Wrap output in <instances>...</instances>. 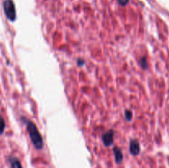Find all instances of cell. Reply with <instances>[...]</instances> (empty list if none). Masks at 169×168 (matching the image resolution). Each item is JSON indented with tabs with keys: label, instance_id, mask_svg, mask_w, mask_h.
<instances>
[{
	"label": "cell",
	"instance_id": "277c9868",
	"mask_svg": "<svg viewBox=\"0 0 169 168\" xmlns=\"http://www.w3.org/2000/svg\"><path fill=\"white\" fill-rule=\"evenodd\" d=\"M129 150L131 155L133 156H137L140 152V145L138 140L136 139H131L130 141V145H129Z\"/></svg>",
	"mask_w": 169,
	"mask_h": 168
},
{
	"label": "cell",
	"instance_id": "5b68a950",
	"mask_svg": "<svg viewBox=\"0 0 169 168\" xmlns=\"http://www.w3.org/2000/svg\"><path fill=\"white\" fill-rule=\"evenodd\" d=\"M113 152H114L116 162V163H121V161H123V153H122L121 150L117 147H115L113 148Z\"/></svg>",
	"mask_w": 169,
	"mask_h": 168
},
{
	"label": "cell",
	"instance_id": "8992f818",
	"mask_svg": "<svg viewBox=\"0 0 169 168\" xmlns=\"http://www.w3.org/2000/svg\"><path fill=\"white\" fill-rule=\"evenodd\" d=\"M139 64L141 66L143 69H148V61H147V58L145 56H142L140 59H139Z\"/></svg>",
	"mask_w": 169,
	"mask_h": 168
},
{
	"label": "cell",
	"instance_id": "ba28073f",
	"mask_svg": "<svg viewBox=\"0 0 169 168\" xmlns=\"http://www.w3.org/2000/svg\"><path fill=\"white\" fill-rule=\"evenodd\" d=\"M77 64H78V66H79V67H82V66L85 64V60L82 59V58H79V59L77 60Z\"/></svg>",
	"mask_w": 169,
	"mask_h": 168
},
{
	"label": "cell",
	"instance_id": "52a82bcc",
	"mask_svg": "<svg viewBox=\"0 0 169 168\" xmlns=\"http://www.w3.org/2000/svg\"><path fill=\"white\" fill-rule=\"evenodd\" d=\"M132 117H133V114H132V111H131V110H125V120H127L128 122H130V121L132 120Z\"/></svg>",
	"mask_w": 169,
	"mask_h": 168
},
{
	"label": "cell",
	"instance_id": "6da1fadb",
	"mask_svg": "<svg viewBox=\"0 0 169 168\" xmlns=\"http://www.w3.org/2000/svg\"><path fill=\"white\" fill-rule=\"evenodd\" d=\"M21 120L24 121L29 136H30V138H31L35 148H36L37 150H42L44 147V142H43V138H42V135L40 134L36 125L32 121L27 120L25 118H21Z\"/></svg>",
	"mask_w": 169,
	"mask_h": 168
},
{
	"label": "cell",
	"instance_id": "7a4b0ae2",
	"mask_svg": "<svg viewBox=\"0 0 169 168\" xmlns=\"http://www.w3.org/2000/svg\"><path fill=\"white\" fill-rule=\"evenodd\" d=\"M4 11L8 19H10L11 21L15 20L16 12H15V7L12 0H6L4 2Z\"/></svg>",
	"mask_w": 169,
	"mask_h": 168
},
{
	"label": "cell",
	"instance_id": "3957f363",
	"mask_svg": "<svg viewBox=\"0 0 169 168\" xmlns=\"http://www.w3.org/2000/svg\"><path fill=\"white\" fill-rule=\"evenodd\" d=\"M114 135H115V131L112 130H110L107 132H106L105 134H103L102 139L103 142V144L106 147H110L111 144H113L114 142Z\"/></svg>",
	"mask_w": 169,
	"mask_h": 168
}]
</instances>
